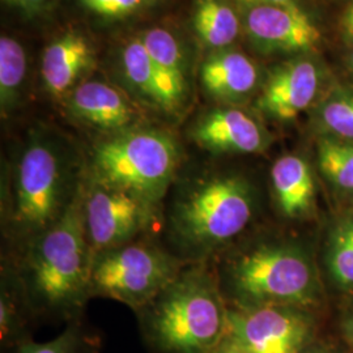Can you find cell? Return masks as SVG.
<instances>
[{"mask_svg": "<svg viewBox=\"0 0 353 353\" xmlns=\"http://www.w3.org/2000/svg\"><path fill=\"white\" fill-rule=\"evenodd\" d=\"M85 178L70 147L34 131L1 182V232L20 252L54 227L80 195Z\"/></svg>", "mask_w": 353, "mask_h": 353, "instance_id": "obj_1", "label": "cell"}, {"mask_svg": "<svg viewBox=\"0 0 353 353\" xmlns=\"http://www.w3.org/2000/svg\"><path fill=\"white\" fill-rule=\"evenodd\" d=\"M92 263L81 190L67 214L26 245L13 265L32 316L79 319L92 297Z\"/></svg>", "mask_w": 353, "mask_h": 353, "instance_id": "obj_2", "label": "cell"}, {"mask_svg": "<svg viewBox=\"0 0 353 353\" xmlns=\"http://www.w3.org/2000/svg\"><path fill=\"white\" fill-rule=\"evenodd\" d=\"M137 314L152 353H214L227 336L228 309L202 262L183 267Z\"/></svg>", "mask_w": 353, "mask_h": 353, "instance_id": "obj_3", "label": "cell"}, {"mask_svg": "<svg viewBox=\"0 0 353 353\" xmlns=\"http://www.w3.org/2000/svg\"><path fill=\"white\" fill-rule=\"evenodd\" d=\"M252 211V189L246 181L204 174L176 188L172 195L169 233L188 259L202 262L245 230Z\"/></svg>", "mask_w": 353, "mask_h": 353, "instance_id": "obj_4", "label": "cell"}, {"mask_svg": "<svg viewBox=\"0 0 353 353\" xmlns=\"http://www.w3.org/2000/svg\"><path fill=\"white\" fill-rule=\"evenodd\" d=\"M181 163L176 139L164 130L134 127L97 143L85 176L160 207Z\"/></svg>", "mask_w": 353, "mask_h": 353, "instance_id": "obj_5", "label": "cell"}, {"mask_svg": "<svg viewBox=\"0 0 353 353\" xmlns=\"http://www.w3.org/2000/svg\"><path fill=\"white\" fill-rule=\"evenodd\" d=\"M224 276L240 307L310 301L313 271L301 252L285 245H261L232 258Z\"/></svg>", "mask_w": 353, "mask_h": 353, "instance_id": "obj_6", "label": "cell"}, {"mask_svg": "<svg viewBox=\"0 0 353 353\" xmlns=\"http://www.w3.org/2000/svg\"><path fill=\"white\" fill-rule=\"evenodd\" d=\"M182 268L176 255L153 243L131 241L93 256L90 296L112 299L138 313Z\"/></svg>", "mask_w": 353, "mask_h": 353, "instance_id": "obj_7", "label": "cell"}, {"mask_svg": "<svg viewBox=\"0 0 353 353\" xmlns=\"http://www.w3.org/2000/svg\"><path fill=\"white\" fill-rule=\"evenodd\" d=\"M160 207L84 178L83 211L93 256L135 240L157 221Z\"/></svg>", "mask_w": 353, "mask_h": 353, "instance_id": "obj_8", "label": "cell"}, {"mask_svg": "<svg viewBox=\"0 0 353 353\" xmlns=\"http://www.w3.org/2000/svg\"><path fill=\"white\" fill-rule=\"evenodd\" d=\"M307 319L284 305L228 309L227 339L250 353H303Z\"/></svg>", "mask_w": 353, "mask_h": 353, "instance_id": "obj_9", "label": "cell"}, {"mask_svg": "<svg viewBox=\"0 0 353 353\" xmlns=\"http://www.w3.org/2000/svg\"><path fill=\"white\" fill-rule=\"evenodd\" d=\"M246 26L252 39L270 50H307L321 41L319 29L292 3L254 6L248 13Z\"/></svg>", "mask_w": 353, "mask_h": 353, "instance_id": "obj_10", "label": "cell"}, {"mask_svg": "<svg viewBox=\"0 0 353 353\" xmlns=\"http://www.w3.org/2000/svg\"><path fill=\"white\" fill-rule=\"evenodd\" d=\"M67 109L77 121L112 135L134 128L138 119L137 110L126 97L101 81L77 85L68 94Z\"/></svg>", "mask_w": 353, "mask_h": 353, "instance_id": "obj_11", "label": "cell"}, {"mask_svg": "<svg viewBox=\"0 0 353 353\" xmlns=\"http://www.w3.org/2000/svg\"><path fill=\"white\" fill-rule=\"evenodd\" d=\"M192 139L211 152L252 153L265 145L263 130L239 109H216L203 115L192 128Z\"/></svg>", "mask_w": 353, "mask_h": 353, "instance_id": "obj_12", "label": "cell"}, {"mask_svg": "<svg viewBox=\"0 0 353 353\" xmlns=\"http://www.w3.org/2000/svg\"><path fill=\"white\" fill-rule=\"evenodd\" d=\"M318 72L309 61L285 64L265 83L259 108L271 117L290 121L305 110L316 97Z\"/></svg>", "mask_w": 353, "mask_h": 353, "instance_id": "obj_13", "label": "cell"}, {"mask_svg": "<svg viewBox=\"0 0 353 353\" xmlns=\"http://www.w3.org/2000/svg\"><path fill=\"white\" fill-rule=\"evenodd\" d=\"M94 62L88 39L79 33H65L43 51L42 79L54 97H63L77 87L76 83Z\"/></svg>", "mask_w": 353, "mask_h": 353, "instance_id": "obj_14", "label": "cell"}, {"mask_svg": "<svg viewBox=\"0 0 353 353\" xmlns=\"http://www.w3.org/2000/svg\"><path fill=\"white\" fill-rule=\"evenodd\" d=\"M139 39L160 77L165 113H178L185 105L188 84L182 52L176 38L166 29L152 28Z\"/></svg>", "mask_w": 353, "mask_h": 353, "instance_id": "obj_15", "label": "cell"}, {"mask_svg": "<svg viewBox=\"0 0 353 353\" xmlns=\"http://www.w3.org/2000/svg\"><path fill=\"white\" fill-rule=\"evenodd\" d=\"M256 76L255 65L240 52L214 54L201 70L203 87L221 100H236L248 94L256 84Z\"/></svg>", "mask_w": 353, "mask_h": 353, "instance_id": "obj_16", "label": "cell"}, {"mask_svg": "<svg viewBox=\"0 0 353 353\" xmlns=\"http://www.w3.org/2000/svg\"><path fill=\"white\" fill-rule=\"evenodd\" d=\"M272 189L279 208L288 217L306 214L314 199V181L301 157L287 154L271 169Z\"/></svg>", "mask_w": 353, "mask_h": 353, "instance_id": "obj_17", "label": "cell"}, {"mask_svg": "<svg viewBox=\"0 0 353 353\" xmlns=\"http://www.w3.org/2000/svg\"><path fill=\"white\" fill-rule=\"evenodd\" d=\"M32 316L13 265L7 262L1 268L0 285V341L1 350L13 351L30 339L28 319Z\"/></svg>", "mask_w": 353, "mask_h": 353, "instance_id": "obj_18", "label": "cell"}, {"mask_svg": "<svg viewBox=\"0 0 353 353\" xmlns=\"http://www.w3.org/2000/svg\"><path fill=\"white\" fill-rule=\"evenodd\" d=\"M194 29L211 48L232 43L240 32V23L224 0H199L194 12Z\"/></svg>", "mask_w": 353, "mask_h": 353, "instance_id": "obj_19", "label": "cell"}, {"mask_svg": "<svg viewBox=\"0 0 353 353\" xmlns=\"http://www.w3.org/2000/svg\"><path fill=\"white\" fill-rule=\"evenodd\" d=\"M122 63L127 81L132 88L152 106L165 113L164 94L160 77L140 39L131 41L125 48Z\"/></svg>", "mask_w": 353, "mask_h": 353, "instance_id": "obj_20", "label": "cell"}, {"mask_svg": "<svg viewBox=\"0 0 353 353\" xmlns=\"http://www.w3.org/2000/svg\"><path fill=\"white\" fill-rule=\"evenodd\" d=\"M26 74V55L17 39L0 38V106L7 117L17 106Z\"/></svg>", "mask_w": 353, "mask_h": 353, "instance_id": "obj_21", "label": "cell"}, {"mask_svg": "<svg viewBox=\"0 0 353 353\" xmlns=\"http://www.w3.org/2000/svg\"><path fill=\"white\" fill-rule=\"evenodd\" d=\"M100 338L75 319L52 341L36 343L28 339L14 353H100Z\"/></svg>", "mask_w": 353, "mask_h": 353, "instance_id": "obj_22", "label": "cell"}, {"mask_svg": "<svg viewBox=\"0 0 353 353\" xmlns=\"http://www.w3.org/2000/svg\"><path fill=\"white\" fill-rule=\"evenodd\" d=\"M322 172L341 189L353 190V147L323 140L318 148Z\"/></svg>", "mask_w": 353, "mask_h": 353, "instance_id": "obj_23", "label": "cell"}, {"mask_svg": "<svg viewBox=\"0 0 353 353\" xmlns=\"http://www.w3.org/2000/svg\"><path fill=\"white\" fill-rule=\"evenodd\" d=\"M330 265L341 284L353 287V223L338 230L331 249Z\"/></svg>", "mask_w": 353, "mask_h": 353, "instance_id": "obj_24", "label": "cell"}, {"mask_svg": "<svg viewBox=\"0 0 353 353\" xmlns=\"http://www.w3.org/2000/svg\"><path fill=\"white\" fill-rule=\"evenodd\" d=\"M322 119L334 134L353 139V96L328 102L322 112Z\"/></svg>", "mask_w": 353, "mask_h": 353, "instance_id": "obj_25", "label": "cell"}, {"mask_svg": "<svg viewBox=\"0 0 353 353\" xmlns=\"http://www.w3.org/2000/svg\"><path fill=\"white\" fill-rule=\"evenodd\" d=\"M148 0H80L89 12L106 19H122L141 10Z\"/></svg>", "mask_w": 353, "mask_h": 353, "instance_id": "obj_26", "label": "cell"}, {"mask_svg": "<svg viewBox=\"0 0 353 353\" xmlns=\"http://www.w3.org/2000/svg\"><path fill=\"white\" fill-rule=\"evenodd\" d=\"M14 7L23 8L24 11H37L41 8L46 0H4Z\"/></svg>", "mask_w": 353, "mask_h": 353, "instance_id": "obj_27", "label": "cell"}, {"mask_svg": "<svg viewBox=\"0 0 353 353\" xmlns=\"http://www.w3.org/2000/svg\"><path fill=\"white\" fill-rule=\"evenodd\" d=\"M214 353H250L243 348H241L240 345L234 344L233 341H229V339H224L223 343L216 348V351Z\"/></svg>", "mask_w": 353, "mask_h": 353, "instance_id": "obj_28", "label": "cell"}, {"mask_svg": "<svg viewBox=\"0 0 353 353\" xmlns=\"http://www.w3.org/2000/svg\"><path fill=\"white\" fill-rule=\"evenodd\" d=\"M245 4L250 6H280V4H290L292 0H239Z\"/></svg>", "mask_w": 353, "mask_h": 353, "instance_id": "obj_29", "label": "cell"}, {"mask_svg": "<svg viewBox=\"0 0 353 353\" xmlns=\"http://www.w3.org/2000/svg\"><path fill=\"white\" fill-rule=\"evenodd\" d=\"M343 24H344L345 30H347L351 36H353V4L350 7V10L347 11V13H345Z\"/></svg>", "mask_w": 353, "mask_h": 353, "instance_id": "obj_30", "label": "cell"}, {"mask_svg": "<svg viewBox=\"0 0 353 353\" xmlns=\"http://www.w3.org/2000/svg\"><path fill=\"white\" fill-rule=\"evenodd\" d=\"M348 327H350V334H351V336H352V339H353V318H352V321H351V323H350V326H348Z\"/></svg>", "mask_w": 353, "mask_h": 353, "instance_id": "obj_31", "label": "cell"}, {"mask_svg": "<svg viewBox=\"0 0 353 353\" xmlns=\"http://www.w3.org/2000/svg\"><path fill=\"white\" fill-rule=\"evenodd\" d=\"M305 353H325V352H321V351H318V350H314V351H309V352H305Z\"/></svg>", "mask_w": 353, "mask_h": 353, "instance_id": "obj_32", "label": "cell"}, {"mask_svg": "<svg viewBox=\"0 0 353 353\" xmlns=\"http://www.w3.org/2000/svg\"><path fill=\"white\" fill-rule=\"evenodd\" d=\"M351 63H352V67H353V54H352V59H351Z\"/></svg>", "mask_w": 353, "mask_h": 353, "instance_id": "obj_33", "label": "cell"}]
</instances>
